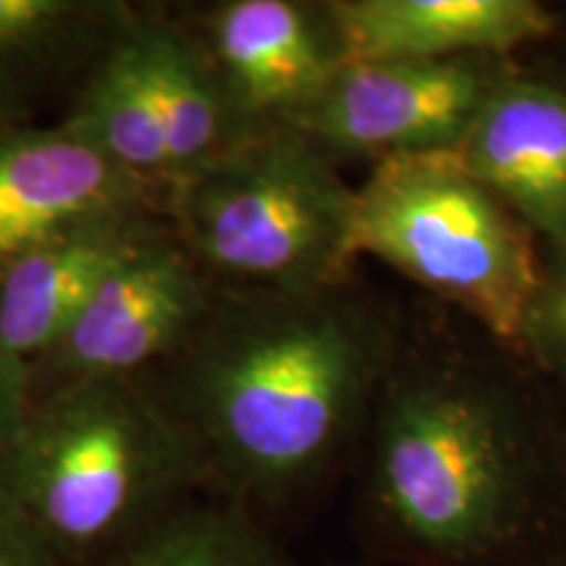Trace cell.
<instances>
[{"instance_id": "6", "label": "cell", "mask_w": 566, "mask_h": 566, "mask_svg": "<svg viewBox=\"0 0 566 566\" xmlns=\"http://www.w3.org/2000/svg\"><path fill=\"white\" fill-rule=\"evenodd\" d=\"M509 59L346 61L296 122L336 166L459 150Z\"/></svg>"}, {"instance_id": "8", "label": "cell", "mask_w": 566, "mask_h": 566, "mask_svg": "<svg viewBox=\"0 0 566 566\" xmlns=\"http://www.w3.org/2000/svg\"><path fill=\"white\" fill-rule=\"evenodd\" d=\"M176 13L250 134L294 129L346 63L328 0H221Z\"/></svg>"}, {"instance_id": "18", "label": "cell", "mask_w": 566, "mask_h": 566, "mask_svg": "<svg viewBox=\"0 0 566 566\" xmlns=\"http://www.w3.org/2000/svg\"><path fill=\"white\" fill-rule=\"evenodd\" d=\"M30 409V373L0 344V446H6Z\"/></svg>"}, {"instance_id": "4", "label": "cell", "mask_w": 566, "mask_h": 566, "mask_svg": "<svg viewBox=\"0 0 566 566\" xmlns=\"http://www.w3.org/2000/svg\"><path fill=\"white\" fill-rule=\"evenodd\" d=\"M163 216L223 292H315L357 260L354 187L294 129L250 134L171 184Z\"/></svg>"}, {"instance_id": "11", "label": "cell", "mask_w": 566, "mask_h": 566, "mask_svg": "<svg viewBox=\"0 0 566 566\" xmlns=\"http://www.w3.org/2000/svg\"><path fill=\"white\" fill-rule=\"evenodd\" d=\"M346 61L509 59L548 38L535 0H328Z\"/></svg>"}, {"instance_id": "3", "label": "cell", "mask_w": 566, "mask_h": 566, "mask_svg": "<svg viewBox=\"0 0 566 566\" xmlns=\"http://www.w3.org/2000/svg\"><path fill=\"white\" fill-rule=\"evenodd\" d=\"M200 495L195 449L145 380L34 396L0 446V520L48 566H116Z\"/></svg>"}, {"instance_id": "2", "label": "cell", "mask_w": 566, "mask_h": 566, "mask_svg": "<svg viewBox=\"0 0 566 566\" xmlns=\"http://www.w3.org/2000/svg\"><path fill=\"white\" fill-rule=\"evenodd\" d=\"M562 443L499 375L394 363L352 462L359 541L375 566H543Z\"/></svg>"}, {"instance_id": "15", "label": "cell", "mask_w": 566, "mask_h": 566, "mask_svg": "<svg viewBox=\"0 0 566 566\" xmlns=\"http://www.w3.org/2000/svg\"><path fill=\"white\" fill-rule=\"evenodd\" d=\"M132 27L134 21L71 97L59 124L163 195L171 181V155Z\"/></svg>"}, {"instance_id": "12", "label": "cell", "mask_w": 566, "mask_h": 566, "mask_svg": "<svg viewBox=\"0 0 566 566\" xmlns=\"http://www.w3.org/2000/svg\"><path fill=\"white\" fill-rule=\"evenodd\" d=\"M163 221L160 208L118 212L11 263L0 273V344L30 367Z\"/></svg>"}, {"instance_id": "20", "label": "cell", "mask_w": 566, "mask_h": 566, "mask_svg": "<svg viewBox=\"0 0 566 566\" xmlns=\"http://www.w3.org/2000/svg\"><path fill=\"white\" fill-rule=\"evenodd\" d=\"M0 566H48L13 530L0 520Z\"/></svg>"}, {"instance_id": "16", "label": "cell", "mask_w": 566, "mask_h": 566, "mask_svg": "<svg viewBox=\"0 0 566 566\" xmlns=\"http://www.w3.org/2000/svg\"><path fill=\"white\" fill-rule=\"evenodd\" d=\"M116 566H300L273 527L244 509L200 495L168 516Z\"/></svg>"}, {"instance_id": "19", "label": "cell", "mask_w": 566, "mask_h": 566, "mask_svg": "<svg viewBox=\"0 0 566 566\" xmlns=\"http://www.w3.org/2000/svg\"><path fill=\"white\" fill-rule=\"evenodd\" d=\"M543 566H566V438L562 443V464H558V491H556V514L546 564Z\"/></svg>"}, {"instance_id": "5", "label": "cell", "mask_w": 566, "mask_h": 566, "mask_svg": "<svg viewBox=\"0 0 566 566\" xmlns=\"http://www.w3.org/2000/svg\"><path fill=\"white\" fill-rule=\"evenodd\" d=\"M533 239L457 150L384 160L354 187V254L454 302L512 349L541 281Z\"/></svg>"}, {"instance_id": "17", "label": "cell", "mask_w": 566, "mask_h": 566, "mask_svg": "<svg viewBox=\"0 0 566 566\" xmlns=\"http://www.w3.org/2000/svg\"><path fill=\"white\" fill-rule=\"evenodd\" d=\"M520 352L566 384V250H551L522 325Z\"/></svg>"}, {"instance_id": "10", "label": "cell", "mask_w": 566, "mask_h": 566, "mask_svg": "<svg viewBox=\"0 0 566 566\" xmlns=\"http://www.w3.org/2000/svg\"><path fill=\"white\" fill-rule=\"evenodd\" d=\"M522 223L566 250V87L522 71L495 84L457 150Z\"/></svg>"}, {"instance_id": "9", "label": "cell", "mask_w": 566, "mask_h": 566, "mask_svg": "<svg viewBox=\"0 0 566 566\" xmlns=\"http://www.w3.org/2000/svg\"><path fill=\"white\" fill-rule=\"evenodd\" d=\"M163 195L59 122L0 126V273L38 247Z\"/></svg>"}, {"instance_id": "13", "label": "cell", "mask_w": 566, "mask_h": 566, "mask_svg": "<svg viewBox=\"0 0 566 566\" xmlns=\"http://www.w3.org/2000/svg\"><path fill=\"white\" fill-rule=\"evenodd\" d=\"M129 0H0V126L71 103L137 17Z\"/></svg>"}, {"instance_id": "1", "label": "cell", "mask_w": 566, "mask_h": 566, "mask_svg": "<svg viewBox=\"0 0 566 566\" xmlns=\"http://www.w3.org/2000/svg\"><path fill=\"white\" fill-rule=\"evenodd\" d=\"M399 357L396 328L352 283L223 292L145 380L195 449L205 495L268 527L352 470Z\"/></svg>"}, {"instance_id": "7", "label": "cell", "mask_w": 566, "mask_h": 566, "mask_svg": "<svg viewBox=\"0 0 566 566\" xmlns=\"http://www.w3.org/2000/svg\"><path fill=\"white\" fill-rule=\"evenodd\" d=\"M168 221L124 260L80 317L27 367L30 399L87 380H142L181 349L216 302Z\"/></svg>"}, {"instance_id": "14", "label": "cell", "mask_w": 566, "mask_h": 566, "mask_svg": "<svg viewBox=\"0 0 566 566\" xmlns=\"http://www.w3.org/2000/svg\"><path fill=\"white\" fill-rule=\"evenodd\" d=\"M171 155V181L221 158L250 137L200 40L166 6H139L132 27ZM166 187V189H168Z\"/></svg>"}]
</instances>
